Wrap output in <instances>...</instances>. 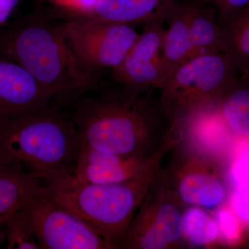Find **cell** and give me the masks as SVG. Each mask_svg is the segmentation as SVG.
Here are the masks:
<instances>
[{
    "label": "cell",
    "mask_w": 249,
    "mask_h": 249,
    "mask_svg": "<svg viewBox=\"0 0 249 249\" xmlns=\"http://www.w3.org/2000/svg\"><path fill=\"white\" fill-rule=\"evenodd\" d=\"M80 144L99 151L147 158L160 147L171 123L158 98L116 94L85 96L70 105Z\"/></svg>",
    "instance_id": "obj_1"
},
{
    "label": "cell",
    "mask_w": 249,
    "mask_h": 249,
    "mask_svg": "<svg viewBox=\"0 0 249 249\" xmlns=\"http://www.w3.org/2000/svg\"><path fill=\"white\" fill-rule=\"evenodd\" d=\"M0 56L25 69L60 107L83 97L99 81L72 52L60 24L40 15L0 27Z\"/></svg>",
    "instance_id": "obj_2"
},
{
    "label": "cell",
    "mask_w": 249,
    "mask_h": 249,
    "mask_svg": "<svg viewBox=\"0 0 249 249\" xmlns=\"http://www.w3.org/2000/svg\"><path fill=\"white\" fill-rule=\"evenodd\" d=\"M183 139V133L171 126L145 166L133 178L109 184H80L67 181L45 186L53 200L91 225L108 242L119 248L150 188L161 170L165 158Z\"/></svg>",
    "instance_id": "obj_3"
},
{
    "label": "cell",
    "mask_w": 249,
    "mask_h": 249,
    "mask_svg": "<svg viewBox=\"0 0 249 249\" xmlns=\"http://www.w3.org/2000/svg\"><path fill=\"white\" fill-rule=\"evenodd\" d=\"M80 145L73 121L55 104L0 126V160L36 175L46 186L73 179Z\"/></svg>",
    "instance_id": "obj_4"
},
{
    "label": "cell",
    "mask_w": 249,
    "mask_h": 249,
    "mask_svg": "<svg viewBox=\"0 0 249 249\" xmlns=\"http://www.w3.org/2000/svg\"><path fill=\"white\" fill-rule=\"evenodd\" d=\"M239 74L227 53L191 58L165 78L159 101L170 123H186L212 109Z\"/></svg>",
    "instance_id": "obj_5"
},
{
    "label": "cell",
    "mask_w": 249,
    "mask_h": 249,
    "mask_svg": "<svg viewBox=\"0 0 249 249\" xmlns=\"http://www.w3.org/2000/svg\"><path fill=\"white\" fill-rule=\"evenodd\" d=\"M159 178L185 207L215 211L229 202L232 186L225 158L184 139L170 152Z\"/></svg>",
    "instance_id": "obj_6"
},
{
    "label": "cell",
    "mask_w": 249,
    "mask_h": 249,
    "mask_svg": "<svg viewBox=\"0 0 249 249\" xmlns=\"http://www.w3.org/2000/svg\"><path fill=\"white\" fill-rule=\"evenodd\" d=\"M183 208L186 207L176 195L158 176L121 240L119 248H177L184 240Z\"/></svg>",
    "instance_id": "obj_7"
},
{
    "label": "cell",
    "mask_w": 249,
    "mask_h": 249,
    "mask_svg": "<svg viewBox=\"0 0 249 249\" xmlns=\"http://www.w3.org/2000/svg\"><path fill=\"white\" fill-rule=\"evenodd\" d=\"M44 188L19 209L41 249H115L88 223L53 200Z\"/></svg>",
    "instance_id": "obj_8"
},
{
    "label": "cell",
    "mask_w": 249,
    "mask_h": 249,
    "mask_svg": "<svg viewBox=\"0 0 249 249\" xmlns=\"http://www.w3.org/2000/svg\"><path fill=\"white\" fill-rule=\"evenodd\" d=\"M60 25L72 52L98 77L119 67L139 36L133 26L93 19H67Z\"/></svg>",
    "instance_id": "obj_9"
},
{
    "label": "cell",
    "mask_w": 249,
    "mask_h": 249,
    "mask_svg": "<svg viewBox=\"0 0 249 249\" xmlns=\"http://www.w3.org/2000/svg\"><path fill=\"white\" fill-rule=\"evenodd\" d=\"M165 31L164 22L143 24V31L113 71L114 79L125 92L137 96L146 94L152 89H160L163 84L165 73L161 53Z\"/></svg>",
    "instance_id": "obj_10"
},
{
    "label": "cell",
    "mask_w": 249,
    "mask_h": 249,
    "mask_svg": "<svg viewBox=\"0 0 249 249\" xmlns=\"http://www.w3.org/2000/svg\"><path fill=\"white\" fill-rule=\"evenodd\" d=\"M52 104L48 93L31 73L16 62L0 56V126Z\"/></svg>",
    "instance_id": "obj_11"
},
{
    "label": "cell",
    "mask_w": 249,
    "mask_h": 249,
    "mask_svg": "<svg viewBox=\"0 0 249 249\" xmlns=\"http://www.w3.org/2000/svg\"><path fill=\"white\" fill-rule=\"evenodd\" d=\"M150 157L142 158L116 155L80 145L72 181L83 185L109 184L125 181L137 175L147 164Z\"/></svg>",
    "instance_id": "obj_12"
},
{
    "label": "cell",
    "mask_w": 249,
    "mask_h": 249,
    "mask_svg": "<svg viewBox=\"0 0 249 249\" xmlns=\"http://www.w3.org/2000/svg\"><path fill=\"white\" fill-rule=\"evenodd\" d=\"M178 0H99L88 14L69 19H89L134 26L168 22Z\"/></svg>",
    "instance_id": "obj_13"
},
{
    "label": "cell",
    "mask_w": 249,
    "mask_h": 249,
    "mask_svg": "<svg viewBox=\"0 0 249 249\" xmlns=\"http://www.w3.org/2000/svg\"><path fill=\"white\" fill-rule=\"evenodd\" d=\"M231 141H249V74H239L211 109Z\"/></svg>",
    "instance_id": "obj_14"
},
{
    "label": "cell",
    "mask_w": 249,
    "mask_h": 249,
    "mask_svg": "<svg viewBox=\"0 0 249 249\" xmlns=\"http://www.w3.org/2000/svg\"><path fill=\"white\" fill-rule=\"evenodd\" d=\"M45 186L36 175L0 160V227Z\"/></svg>",
    "instance_id": "obj_15"
},
{
    "label": "cell",
    "mask_w": 249,
    "mask_h": 249,
    "mask_svg": "<svg viewBox=\"0 0 249 249\" xmlns=\"http://www.w3.org/2000/svg\"><path fill=\"white\" fill-rule=\"evenodd\" d=\"M191 58L224 53L217 10L200 0H189Z\"/></svg>",
    "instance_id": "obj_16"
},
{
    "label": "cell",
    "mask_w": 249,
    "mask_h": 249,
    "mask_svg": "<svg viewBox=\"0 0 249 249\" xmlns=\"http://www.w3.org/2000/svg\"><path fill=\"white\" fill-rule=\"evenodd\" d=\"M168 22L161 53L165 80L191 58L189 0L178 1Z\"/></svg>",
    "instance_id": "obj_17"
},
{
    "label": "cell",
    "mask_w": 249,
    "mask_h": 249,
    "mask_svg": "<svg viewBox=\"0 0 249 249\" xmlns=\"http://www.w3.org/2000/svg\"><path fill=\"white\" fill-rule=\"evenodd\" d=\"M224 42V53L235 63L240 74H249V5L219 18Z\"/></svg>",
    "instance_id": "obj_18"
},
{
    "label": "cell",
    "mask_w": 249,
    "mask_h": 249,
    "mask_svg": "<svg viewBox=\"0 0 249 249\" xmlns=\"http://www.w3.org/2000/svg\"><path fill=\"white\" fill-rule=\"evenodd\" d=\"M183 234L184 240L196 247H213L221 244L214 216L197 206H188L184 209Z\"/></svg>",
    "instance_id": "obj_19"
},
{
    "label": "cell",
    "mask_w": 249,
    "mask_h": 249,
    "mask_svg": "<svg viewBox=\"0 0 249 249\" xmlns=\"http://www.w3.org/2000/svg\"><path fill=\"white\" fill-rule=\"evenodd\" d=\"M4 231L7 249H41L38 241L19 210L4 223Z\"/></svg>",
    "instance_id": "obj_20"
},
{
    "label": "cell",
    "mask_w": 249,
    "mask_h": 249,
    "mask_svg": "<svg viewBox=\"0 0 249 249\" xmlns=\"http://www.w3.org/2000/svg\"><path fill=\"white\" fill-rule=\"evenodd\" d=\"M214 213L221 244L227 247H242L245 239V228L229 204L216 210Z\"/></svg>",
    "instance_id": "obj_21"
},
{
    "label": "cell",
    "mask_w": 249,
    "mask_h": 249,
    "mask_svg": "<svg viewBox=\"0 0 249 249\" xmlns=\"http://www.w3.org/2000/svg\"><path fill=\"white\" fill-rule=\"evenodd\" d=\"M228 204L240 219L245 230H249V181L232 187Z\"/></svg>",
    "instance_id": "obj_22"
},
{
    "label": "cell",
    "mask_w": 249,
    "mask_h": 249,
    "mask_svg": "<svg viewBox=\"0 0 249 249\" xmlns=\"http://www.w3.org/2000/svg\"><path fill=\"white\" fill-rule=\"evenodd\" d=\"M51 1L60 7L66 10L65 13H67V17L71 18L91 12L99 0H51Z\"/></svg>",
    "instance_id": "obj_23"
},
{
    "label": "cell",
    "mask_w": 249,
    "mask_h": 249,
    "mask_svg": "<svg viewBox=\"0 0 249 249\" xmlns=\"http://www.w3.org/2000/svg\"><path fill=\"white\" fill-rule=\"evenodd\" d=\"M212 5L217 10L218 17L223 18L249 5V0H200Z\"/></svg>",
    "instance_id": "obj_24"
},
{
    "label": "cell",
    "mask_w": 249,
    "mask_h": 249,
    "mask_svg": "<svg viewBox=\"0 0 249 249\" xmlns=\"http://www.w3.org/2000/svg\"><path fill=\"white\" fill-rule=\"evenodd\" d=\"M20 0H0V27L6 25Z\"/></svg>",
    "instance_id": "obj_25"
},
{
    "label": "cell",
    "mask_w": 249,
    "mask_h": 249,
    "mask_svg": "<svg viewBox=\"0 0 249 249\" xmlns=\"http://www.w3.org/2000/svg\"><path fill=\"white\" fill-rule=\"evenodd\" d=\"M243 145L240 152L249 160V141L243 143Z\"/></svg>",
    "instance_id": "obj_26"
},
{
    "label": "cell",
    "mask_w": 249,
    "mask_h": 249,
    "mask_svg": "<svg viewBox=\"0 0 249 249\" xmlns=\"http://www.w3.org/2000/svg\"><path fill=\"white\" fill-rule=\"evenodd\" d=\"M242 247H249V230L246 231L245 239H244V242Z\"/></svg>",
    "instance_id": "obj_27"
},
{
    "label": "cell",
    "mask_w": 249,
    "mask_h": 249,
    "mask_svg": "<svg viewBox=\"0 0 249 249\" xmlns=\"http://www.w3.org/2000/svg\"><path fill=\"white\" fill-rule=\"evenodd\" d=\"M5 234L4 231V227H0V244L4 240Z\"/></svg>",
    "instance_id": "obj_28"
}]
</instances>
